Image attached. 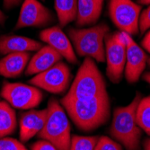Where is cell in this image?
I'll return each mask as SVG.
<instances>
[{"label": "cell", "mask_w": 150, "mask_h": 150, "mask_svg": "<svg viewBox=\"0 0 150 150\" xmlns=\"http://www.w3.org/2000/svg\"><path fill=\"white\" fill-rule=\"evenodd\" d=\"M60 103L75 125L83 131L96 129L110 118L111 104L107 92L89 99L64 96Z\"/></svg>", "instance_id": "6da1fadb"}, {"label": "cell", "mask_w": 150, "mask_h": 150, "mask_svg": "<svg viewBox=\"0 0 150 150\" xmlns=\"http://www.w3.org/2000/svg\"><path fill=\"white\" fill-rule=\"evenodd\" d=\"M140 99V93H137L129 105L118 107L113 112L110 133L127 150H138L139 148L141 129L136 121V111Z\"/></svg>", "instance_id": "7a4b0ae2"}, {"label": "cell", "mask_w": 150, "mask_h": 150, "mask_svg": "<svg viewBox=\"0 0 150 150\" xmlns=\"http://www.w3.org/2000/svg\"><path fill=\"white\" fill-rule=\"evenodd\" d=\"M45 124L38 134L42 139L50 142L58 150H69L71 143L70 124L60 103L56 99H50L47 107Z\"/></svg>", "instance_id": "3957f363"}, {"label": "cell", "mask_w": 150, "mask_h": 150, "mask_svg": "<svg viewBox=\"0 0 150 150\" xmlns=\"http://www.w3.org/2000/svg\"><path fill=\"white\" fill-rule=\"evenodd\" d=\"M109 27L101 23L90 28L69 29V37L73 48L80 57L91 58L98 62L105 61L104 39L109 33Z\"/></svg>", "instance_id": "277c9868"}, {"label": "cell", "mask_w": 150, "mask_h": 150, "mask_svg": "<svg viewBox=\"0 0 150 150\" xmlns=\"http://www.w3.org/2000/svg\"><path fill=\"white\" fill-rule=\"evenodd\" d=\"M105 92V81L96 64L93 59L86 58L65 96L72 99H89Z\"/></svg>", "instance_id": "5b68a950"}, {"label": "cell", "mask_w": 150, "mask_h": 150, "mask_svg": "<svg viewBox=\"0 0 150 150\" xmlns=\"http://www.w3.org/2000/svg\"><path fill=\"white\" fill-rule=\"evenodd\" d=\"M106 74L112 83L118 84L122 78L126 65V42L122 32L107 34L104 39Z\"/></svg>", "instance_id": "8992f818"}, {"label": "cell", "mask_w": 150, "mask_h": 150, "mask_svg": "<svg viewBox=\"0 0 150 150\" xmlns=\"http://www.w3.org/2000/svg\"><path fill=\"white\" fill-rule=\"evenodd\" d=\"M109 13L112 23L120 32L130 36L139 33L140 5L132 0H110Z\"/></svg>", "instance_id": "52a82bcc"}, {"label": "cell", "mask_w": 150, "mask_h": 150, "mask_svg": "<svg viewBox=\"0 0 150 150\" xmlns=\"http://www.w3.org/2000/svg\"><path fill=\"white\" fill-rule=\"evenodd\" d=\"M71 74L69 67L62 61L49 69L37 74L29 82L33 86L51 93H63L69 86Z\"/></svg>", "instance_id": "ba28073f"}, {"label": "cell", "mask_w": 150, "mask_h": 150, "mask_svg": "<svg viewBox=\"0 0 150 150\" xmlns=\"http://www.w3.org/2000/svg\"><path fill=\"white\" fill-rule=\"evenodd\" d=\"M1 96L13 107L29 110L37 107L43 94L38 87L22 83H6L1 90Z\"/></svg>", "instance_id": "9c48e42d"}, {"label": "cell", "mask_w": 150, "mask_h": 150, "mask_svg": "<svg viewBox=\"0 0 150 150\" xmlns=\"http://www.w3.org/2000/svg\"><path fill=\"white\" fill-rule=\"evenodd\" d=\"M54 21L52 13L38 0H24L16 24V29L42 27Z\"/></svg>", "instance_id": "30bf717a"}, {"label": "cell", "mask_w": 150, "mask_h": 150, "mask_svg": "<svg viewBox=\"0 0 150 150\" xmlns=\"http://www.w3.org/2000/svg\"><path fill=\"white\" fill-rule=\"evenodd\" d=\"M123 37L126 42V65L125 77L130 84L138 82L147 63V55L145 51L134 42L132 37L125 33Z\"/></svg>", "instance_id": "8fae6325"}, {"label": "cell", "mask_w": 150, "mask_h": 150, "mask_svg": "<svg viewBox=\"0 0 150 150\" xmlns=\"http://www.w3.org/2000/svg\"><path fill=\"white\" fill-rule=\"evenodd\" d=\"M40 38L53 50L59 53L61 57L72 64H76L77 58L69 38L59 26H53L43 30Z\"/></svg>", "instance_id": "7c38bea8"}, {"label": "cell", "mask_w": 150, "mask_h": 150, "mask_svg": "<svg viewBox=\"0 0 150 150\" xmlns=\"http://www.w3.org/2000/svg\"><path fill=\"white\" fill-rule=\"evenodd\" d=\"M59 53L53 50L50 46H42L37 50L27 65L25 74L27 76H33L42 73L55 64L62 60Z\"/></svg>", "instance_id": "4fadbf2b"}, {"label": "cell", "mask_w": 150, "mask_h": 150, "mask_svg": "<svg viewBox=\"0 0 150 150\" xmlns=\"http://www.w3.org/2000/svg\"><path fill=\"white\" fill-rule=\"evenodd\" d=\"M48 111L45 110H32L24 112L19 122L20 127V139L23 142H26L34 136L38 135L42 129L47 119Z\"/></svg>", "instance_id": "5bb4252c"}, {"label": "cell", "mask_w": 150, "mask_h": 150, "mask_svg": "<svg viewBox=\"0 0 150 150\" xmlns=\"http://www.w3.org/2000/svg\"><path fill=\"white\" fill-rule=\"evenodd\" d=\"M42 47L40 42L28 37L18 35H3L0 37V53L3 55L37 51Z\"/></svg>", "instance_id": "9a60e30c"}, {"label": "cell", "mask_w": 150, "mask_h": 150, "mask_svg": "<svg viewBox=\"0 0 150 150\" xmlns=\"http://www.w3.org/2000/svg\"><path fill=\"white\" fill-rule=\"evenodd\" d=\"M29 52L10 53L0 60V76L7 78L18 77L30 61Z\"/></svg>", "instance_id": "2e32d148"}, {"label": "cell", "mask_w": 150, "mask_h": 150, "mask_svg": "<svg viewBox=\"0 0 150 150\" xmlns=\"http://www.w3.org/2000/svg\"><path fill=\"white\" fill-rule=\"evenodd\" d=\"M103 3L98 0H77L76 22L78 26L95 23L102 13Z\"/></svg>", "instance_id": "e0dca14e"}, {"label": "cell", "mask_w": 150, "mask_h": 150, "mask_svg": "<svg viewBox=\"0 0 150 150\" xmlns=\"http://www.w3.org/2000/svg\"><path fill=\"white\" fill-rule=\"evenodd\" d=\"M17 120L16 112L6 102H0V138L7 137L16 131Z\"/></svg>", "instance_id": "ac0fdd59"}, {"label": "cell", "mask_w": 150, "mask_h": 150, "mask_svg": "<svg viewBox=\"0 0 150 150\" xmlns=\"http://www.w3.org/2000/svg\"><path fill=\"white\" fill-rule=\"evenodd\" d=\"M77 0H55V10L61 26L76 20Z\"/></svg>", "instance_id": "d6986e66"}, {"label": "cell", "mask_w": 150, "mask_h": 150, "mask_svg": "<svg viewBox=\"0 0 150 150\" xmlns=\"http://www.w3.org/2000/svg\"><path fill=\"white\" fill-rule=\"evenodd\" d=\"M136 121L140 129L150 136V95L140 99L136 111Z\"/></svg>", "instance_id": "ffe728a7"}, {"label": "cell", "mask_w": 150, "mask_h": 150, "mask_svg": "<svg viewBox=\"0 0 150 150\" xmlns=\"http://www.w3.org/2000/svg\"><path fill=\"white\" fill-rule=\"evenodd\" d=\"M98 140L97 137H84V136H73L69 150H93Z\"/></svg>", "instance_id": "44dd1931"}, {"label": "cell", "mask_w": 150, "mask_h": 150, "mask_svg": "<svg viewBox=\"0 0 150 150\" xmlns=\"http://www.w3.org/2000/svg\"><path fill=\"white\" fill-rule=\"evenodd\" d=\"M93 150H122V146L117 141L103 136L98 139Z\"/></svg>", "instance_id": "7402d4cb"}, {"label": "cell", "mask_w": 150, "mask_h": 150, "mask_svg": "<svg viewBox=\"0 0 150 150\" xmlns=\"http://www.w3.org/2000/svg\"><path fill=\"white\" fill-rule=\"evenodd\" d=\"M0 150H28L19 140L4 137L0 138Z\"/></svg>", "instance_id": "603a6c76"}, {"label": "cell", "mask_w": 150, "mask_h": 150, "mask_svg": "<svg viewBox=\"0 0 150 150\" xmlns=\"http://www.w3.org/2000/svg\"><path fill=\"white\" fill-rule=\"evenodd\" d=\"M150 29V5L146 8L139 16V31L144 33Z\"/></svg>", "instance_id": "cb8c5ba5"}, {"label": "cell", "mask_w": 150, "mask_h": 150, "mask_svg": "<svg viewBox=\"0 0 150 150\" xmlns=\"http://www.w3.org/2000/svg\"><path fill=\"white\" fill-rule=\"evenodd\" d=\"M32 150H58L50 142L47 140H39L33 143L31 146Z\"/></svg>", "instance_id": "d4e9b609"}, {"label": "cell", "mask_w": 150, "mask_h": 150, "mask_svg": "<svg viewBox=\"0 0 150 150\" xmlns=\"http://www.w3.org/2000/svg\"><path fill=\"white\" fill-rule=\"evenodd\" d=\"M141 45L148 53H150V31L145 35L144 39L141 42Z\"/></svg>", "instance_id": "484cf974"}, {"label": "cell", "mask_w": 150, "mask_h": 150, "mask_svg": "<svg viewBox=\"0 0 150 150\" xmlns=\"http://www.w3.org/2000/svg\"><path fill=\"white\" fill-rule=\"evenodd\" d=\"M22 0H4V6L6 9H10L13 6H16L21 3Z\"/></svg>", "instance_id": "4316f807"}, {"label": "cell", "mask_w": 150, "mask_h": 150, "mask_svg": "<svg viewBox=\"0 0 150 150\" xmlns=\"http://www.w3.org/2000/svg\"><path fill=\"white\" fill-rule=\"evenodd\" d=\"M143 80H145L146 83L150 85V72H146L143 75Z\"/></svg>", "instance_id": "83f0119b"}, {"label": "cell", "mask_w": 150, "mask_h": 150, "mask_svg": "<svg viewBox=\"0 0 150 150\" xmlns=\"http://www.w3.org/2000/svg\"><path fill=\"white\" fill-rule=\"evenodd\" d=\"M144 147H145V150H150V139H146L144 143Z\"/></svg>", "instance_id": "f1b7e54d"}, {"label": "cell", "mask_w": 150, "mask_h": 150, "mask_svg": "<svg viewBox=\"0 0 150 150\" xmlns=\"http://www.w3.org/2000/svg\"><path fill=\"white\" fill-rule=\"evenodd\" d=\"M139 3L142 5H150V0H139Z\"/></svg>", "instance_id": "f546056e"}, {"label": "cell", "mask_w": 150, "mask_h": 150, "mask_svg": "<svg viewBox=\"0 0 150 150\" xmlns=\"http://www.w3.org/2000/svg\"><path fill=\"white\" fill-rule=\"evenodd\" d=\"M5 21V15L3 13V12L0 10V23H3Z\"/></svg>", "instance_id": "4dcf8cb0"}, {"label": "cell", "mask_w": 150, "mask_h": 150, "mask_svg": "<svg viewBox=\"0 0 150 150\" xmlns=\"http://www.w3.org/2000/svg\"><path fill=\"white\" fill-rule=\"evenodd\" d=\"M147 64H148V66L150 67V59H147Z\"/></svg>", "instance_id": "1f68e13d"}, {"label": "cell", "mask_w": 150, "mask_h": 150, "mask_svg": "<svg viewBox=\"0 0 150 150\" xmlns=\"http://www.w3.org/2000/svg\"><path fill=\"white\" fill-rule=\"evenodd\" d=\"M98 1H100V2H102V3H103V0H98Z\"/></svg>", "instance_id": "d6a6232c"}]
</instances>
